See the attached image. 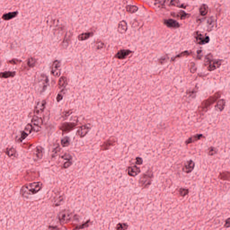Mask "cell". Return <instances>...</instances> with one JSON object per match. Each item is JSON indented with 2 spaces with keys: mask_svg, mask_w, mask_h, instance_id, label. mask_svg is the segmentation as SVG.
I'll use <instances>...</instances> for the list:
<instances>
[{
  "mask_svg": "<svg viewBox=\"0 0 230 230\" xmlns=\"http://www.w3.org/2000/svg\"><path fill=\"white\" fill-rule=\"evenodd\" d=\"M43 184L41 182H36L23 185L20 190V194L23 196H31L38 193L42 189Z\"/></svg>",
  "mask_w": 230,
  "mask_h": 230,
  "instance_id": "obj_1",
  "label": "cell"
},
{
  "mask_svg": "<svg viewBox=\"0 0 230 230\" xmlns=\"http://www.w3.org/2000/svg\"><path fill=\"white\" fill-rule=\"evenodd\" d=\"M222 92L221 91H218L203 101L198 108L197 114L201 115L204 114L214 103H215L220 98Z\"/></svg>",
  "mask_w": 230,
  "mask_h": 230,
  "instance_id": "obj_2",
  "label": "cell"
},
{
  "mask_svg": "<svg viewBox=\"0 0 230 230\" xmlns=\"http://www.w3.org/2000/svg\"><path fill=\"white\" fill-rule=\"evenodd\" d=\"M153 171L152 169H148L144 174H143L139 179V184L141 188L143 189H147L149 188L153 181Z\"/></svg>",
  "mask_w": 230,
  "mask_h": 230,
  "instance_id": "obj_3",
  "label": "cell"
},
{
  "mask_svg": "<svg viewBox=\"0 0 230 230\" xmlns=\"http://www.w3.org/2000/svg\"><path fill=\"white\" fill-rule=\"evenodd\" d=\"M210 55L211 54H209L206 57L205 61V64L208 71H214L220 67L223 61L222 60L212 59V56H210Z\"/></svg>",
  "mask_w": 230,
  "mask_h": 230,
  "instance_id": "obj_4",
  "label": "cell"
},
{
  "mask_svg": "<svg viewBox=\"0 0 230 230\" xmlns=\"http://www.w3.org/2000/svg\"><path fill=\"white\" fill-rule=\"evenodd\" d=\"M194 37L196 44L200 45L207 44L210 41V38L207 34L199 31L194 32Z\"/></svg>",
  "mask_w": 230,
  "mask_h": 230,
  "instance_id": "obj_5",
  "label": "cell"
},
{
  "mask_svg": "<svg viewBox=\"0 0 230 230\" xmlns=\"http://www.w3.org/2000/svg\"><path fill=\"white\" fill-rule=\"evenodd\" d=\"M73 217V214L69 210H63L59 214V220L62 225L67 224L71 221Z\"/></svg>",
  "mask_w": 230,
  "mask_h": 230,
  "instance_id": "obj_6",
  "label": "cell"
},
{
  "mask_svg": "<svg viewBox=\"0 0 230 230\" xmlns=\"http://www.w3.org/2000/svg\"><path fill=\"white\" fill-rule=\"evenodd\" d=\"M48 84L49 80L47 76L46 75H41L38 82V87L40 92H44L46 90Z\"/></svg>",
  "mask_w": 230,
  "mask_h": 230,
  "instance_id": "obj_7",
  "label": "cell"
},
{
  "mask_svg": "<svg viewBox=\"0 0 230 230\" xmlns=\"http://www.w3.org/2000/svg\"><path fill=\"white\" fill-rule=\"evenodd\" d=\"M117 139L114 137H111L106 140L100 146L101 151L107 150L113 147L117 143Z\"/></svg>",
  "mask_w": 230,
  "mask_h": 230,
  "instance_id": "obj_8",
  "label": "cell"
},
{
  "mask_svg": "<svg viewBox=\"0 0 230 230\" xmlns=\"http://www.w3.org/2000/svg\"><path fill=\"white\" fill-rule=\"evenodd\" d=\"M43 120L41 118L35 117L32 120L31 124L33 129V131L38 132L40 130L43 125Z\"/></svg>",
  "mask_w": 230,
  "mask_h": 230,
  "instance_id": "obj_9",
  "label": "cell"
},
{
  "mask_svg": "<svg viewBox=\"0 0 230 230\" xmlns=\"http://www.w3.org/2000/svg\"><path fill=\"white\" fill-rule=\"evenodd\" d=\"M61 72V66L60 62L59 60H55L53 62L51 67V74L55 77H59L60 76Z\"/></svg>",
  "mask_w": 230,
  "mask_h": 230,
  "instance_id": "obj_10",
  "label": "cell"
},
{
  "mask_svg": "<svg viewBox=\"0 0 230 230\" xmlns=\"http://www.w3.org/2000/svg\"><path fill=\"white\" fill-rule=\"evenodd\" d=\"M171 15L173 17L177 19L184 20L189 18L190 17L191 14L186 13L183 10H180L178 12H172L171 13Z\"/></svg>",
  "mask_w": 230,
  "mask_h": 230,
  "instance_id": "obj_11",
  "label": "cell"
},
{
  "mask_svg": "<svg viewBox=\"0 0 230 230\" xmlns=\"http://www.w3.org/2000/svg\"><path fill=\"white\" fill-rule=\"evenodd\" d=\"M195 167V162L191 160H190L184 164L182 171L186 174H190L194 170Z\"/></svg>",
  "mask_w": 230,
  "mask_h": 230,
  "instance_id": "obj_12",
  "label": "cell"
},
{
  "mask_svg": "<svg viewBox=\"0 0 230 230\" xmlns=\"http://www.w3.org/2000/svg\"><path fill=\"white\" fill-rule=\"evenodd\" d=\"M33 131L32 126L31 124H28L25 127V129L23 130L21 134L20 138L19 139V141L20 142H22L24 139L27 138L32 132Z\"/></svg>",
  "mask_w": 230,
  "mask_h": 230,
  "instance_id": "obj_13",
  "label": "cell"
},
{
  "mask_svg": "<svg viewBox=\"0 0 230 230\" xmlns=\"http://www.w3.org/2000/svg\"><path fill=\"white\" fill-rule=\"evenodd\" d=\"M133 52L129 49H121L119 50L115 56V58L119 59H124L128 57Z\"/></svg>",
  "mask_w": 230,
  "mask_h": 230,
  "instance_id": "obj_14",
  "label": "cell"
},
{
  "mask_svg": "<svg viewBox=\"0 0 230 230\" xmlns=\"http://www.w3.org/2000/svg\"><path fill=\"white\" fill-rule=\"evenodd\" d=\"M164 23L168 28H172V29H178L180 27V23L178 21L174 19H164Z\"/></svg>",
  "mask_w": 230,
  "mask_h": 230,
  "instance_id": "obj_15",
  "label": "cell"
},
{
  "mask_svg": "<svg viewBox=\"0 0 230 230\" xmlns=\"http://www.w3.org/2000/svg\"><path fill=\"white\" fill-rule=\"evenodd\" d=\"M128 24L126 20H121L118 24L117 31L119 34L126 33L128 30Z\"/></svg>",
  "mask_w": 230,
  "mask_h": 230,
  "instance_id": "obj_16",
  "label": "cell"
},
{
  "mask_svg": "<svg viewBox=\"0 0 230 230\" xmlns=\"http://www.w3.org/2000/svg\"><path fill=\"white\" fill-rule=\"evenodd\" d=\"M90 129H91V126L90 124L84 125L79 128L77 131V134L81 138H83L88 133Z\"/></svg>",
  "mask_w": 230,
  "mask_h": 230,
  "instance_id": "obj_17",
  "label": "cell"
},
{
  "mask_svg": "<svg viewBox=\"0 0 230 230\" xmlns=\"http://www.w3.org/2000/svg\"><path fill=\"white\" fill-rule=\"evenodd\" d=\"M76 127V124L74 123H63L61 127L60 130H61L63 133L66 134L71 131V130L74 129L75 127Z\"/></svg>",
  "mask_w": 230,
  "mask_h": 230,
  "instance_id": "obj_18",
  "label": "cell"
},
{
  "mask_svg": "<svg viewBox=\"0 0 230 230\" xmlns=\"http://www.w3.org/2000/svg\"><path fill=\"white\" fill-rule=\"evenodd\" d=\"M204 138L205 137L203 134H196V135H193V136L190 137L188 139H187L185 141V144L186 145H188L193 144V143H195V142H197V141H199V140H201V139H203V138Z\"/></svg>",
  "mask_w": 230,
  "mask_h": 230,
  "instance_id": "obj_19",
  "label": "cell"
},
{
  "mask_svg": "<svg viewBox=\"0 0 230 230\" xmlns=\"http://www.w3.org/2000/svg\"><path fill=\"white\" fill-rule=\"evenodd\" d=\"M140 172H141V170L140 168H138L136 165L128 167V174L130 176L134 177L138 175Z\"/></svg>",
  "mask_w": 230,
  "mask_h": 230,
  "instance_id": "obj_20",
  "label": "cell"
},
{
  "mask_svg": "<svg viewBox=\"0 0 230 230\" xmlns=\"http://www.w3.org/2000/svg\"><path fill=\"white\" fill-rule=\"evenodd\" d=\"M46 102L45 100H42L38 102L36 106L35 111L36 113L37 114H40L42 113L45 108Z\"/></svg>",
  "mask_w": 230,
  "mask_h": 230,
  "instance_id": "obj_21",
  "label": "cell"
},
{
  "mask_svg": "<svg viewBox=\"0 0 230 230\" xmlns=\"http://www.w3.org/2000/svg\"><path fill=\"white\" fill-rule=\"evenodd\" d=\"M169 5L173 7H178V8H183L186 9L187 8V5L186 4L182 3L180 2V0H171L170 1Z\"/></svg>",
  "mask_w": 230,
  "mask_h": 230,
  "instance_id": "obj_22",
  "label": "cell"
},
{
  "mask_svg": "<svg viewBox=\"0 0 230 230\" xmlns=\"http://www.w3.org/2000/svg\"><path fill=\"white\" fill-rule=\"evenodd\" d=\"M93 35H94V33L93 32H84L78 35V39L79 41H86L92 37Z\"/></svg>",
  "mask_w": 230,
  "mask_h": 230,
  "instance_id": "obj_23",
  "label": "cell"
},
{
  "mask_svg": "<svg viewBox=\"0 0 230 230\" xmlns=\"http://www.w3.org/2000/svg\"><path fill=\"white\" fill-rule=\"evenodd\" d=\"M44 154V150L41 146H38L35 150V155L37 160L42 159Z\"/></svg>",
  "mask_w": 230,
  "mask_h": 230,
  "instance_id": "obj_24",
  "label": "cell"
},
{
  "mask_svg": "<svg viewBox=\"0 0 230 230\" xmlns=\"http://www.w3.org/2000/svg\"><path fill=\"white\" fill-rule=\"evenodd\" d=\"M5 152L9 157H15L17 155L16 151L14 147H7L5 151Z\"/></svg>",
  "mask_w": 230,
  "mask_h": 230,
  "instance_id": "obj_25",
  "label": "cell"
},
{
  "mask_svg": "<svg viewBox=\"0 0 230 230\" xmlns=\"http://www.w3.org/2000/svg\"><path fill=\"white\" fill-rule=\"evenodd\" d=\"M208 12V7L207 5L203 4L200 6L199 8V12L201 15L204 16L207 15Z\"/></svg>",
  "mask_w": 230,
  "mask_h": 230,
  "instance_id": "obj_26",
  "label": "cell"
},
{
  "mask_svg": "<svg viewBox=\"0 0 230 230\" xmlns=\"http://www.w3.org/2000/svg\"><path fill=\"white\" fill-rule=\"evenodd\" d=\"M18 14V12H10V13L4 15L2 18L5 20H9L16 17Z\"/></svg>",
  "mask_w": 230,
  "mask_h": 230,
  "instance_id": "obj_27",
  "label": "cell"
},
{
  "mask_svg": "<svg viewBox=\"0 0 230 230\" xmlns=\"http://www.w3.org/2000/svg\"><path fill=\"white\" fill-rule=\"evenodd\" d=\"M230 174L229 172L223 171L220 173L218 175V178L223 181H230Z\"/></svg>",
  "mask_w": 230,
  "mask_h": 230,
  "instance_id": "obj_28",
  "label": "cell"
},
{
  "mask_svg": "<svg viewBox=\"0 0 230 230\" xmlns=\"http://www.w3.org/2000/svg\"><path fill=\"white\" fill-rule=\"evenodd\" d=\"M126 9L127 12L128 13L131 14H134L138 12V6L134 5H127L126 6Z\"/></svg>",
  "mask_w": 230,
  "mask_h": 230,
  "instance_id": "obj_29",
  "label": "cell"
},
{
  "mask_svg": "<svg viewBox=\"0 0 230 230\" xmlns=\"http://www.w3.org/2000/svg\"><path fill=\"white\" fill-rule=\"evenodd\" d=\"M225 104H226V101L225 100L222 99V100H220L216 105V109L220 112L222 111L225 107Z\"/></svg>",
  "mask_w": 230,
  "mask_h": 230,
  "instance_id": "obj_30",
  "label": "cell"
},
{
  "mask_svg": "<svg viewBox=\"0 0 230 230\" xmlns=\"http://www.w3.org/2000/svg\"><path fill=\"white\" fill-rule=\"evenodd\" d=\"M67 85V79L64 76H62L59 79L58 81V86L59 88H65Z\"/></svg>",
  "mask_w": 230,
  "mask_h": 230,
  "instance_id": "obj_31",
  "label": "cell"
},
{
  "mask_svg": "<svg viewBox=\"0 0 230 230\" xmlns=\"http://www.w3.org/2000/svg\"><path fill=\"white\" fill-rule=\"evenodd\" d=\"M63 195H59L54 198L53 201V205L55 206H58L60 205L63 201Z\"/></svg>",
  "mask_w": 230,
  "mask_h": 230,
  "instance_id": "obj_32",
  "label": "cell"
},
{
  "mask_svg": "<svg viewBox=\"0 0 230 230\" xmlns=\"http://www.w3.org/2000/svg\"><path fill=\"white\" fill-rule=\"evenodd\" d=\"M15 75V72H5L3 73H0V77L2 78H8L10 77H13Z\"/></svg>",
  "mask_w": 230,
  "mask_h": 230,
  "instance_id": "obj_33",
  "label": "cell"
},
{
  "mask_svg": "<svg viewBox=\"0 0 230 230\" xmlns=\"http://www.w3.org/2000/svg\"><path fill=\"white\" fill-rule=\"evenodd\" d=\"M178 194L181 197H184L187 196L189 193V190L185 188H180L178 190Z\"/></svg>",
  "mask_w": 230,
  "mask_h": 230,
  "instance_id": "obj_34",
  "label": "cell"
},
{
  "mask_svg": "<svg viewBox=\"0 0 230 230\" xmlns=\"http://www.w3.org/2000/svg\"><path fill=\"white\" fill-rule=\"evenodd\" d=\"M62 145L63 147H67L69 146L70 144V138L68 137H65L64 138H63L61 140Z\"/></svg>",
  "mask_w": 230,
  "mask_h": 230,
  "instance_id": "obj_35",
  "label": "cell"
},
{
  "mask_svg": "<svg viewBox=\"0 0 230 230\" xmlns=\"http://www.w3.org/2000/svg\"><path fill=\"white\" fill-rule=\"evenodd\" d=\"M217 152V149L214 147H210L208 149V154L209 156H214V155H216Z\"/></svg>",
  "mask_w": 230,
  "mask_h": 230,
  "instance_id": "obj_36",
  "label": "cell"
},
{
  "mask_svg": "<svg viewBox=\"0 0 230 230\" xmlns=\"http://www.w3.org/2000/svg\"><path fill=\"white\" fill-rule=\"evenodd\" d=\"M128 225L126 223H118L116 226V229L117 230H127L128 229Z\"/></svg>",
  "mask_w": 230,
  "mask_h": 230,
  "instance_id": "obj_37",
  "label": "cell"
},
{
  "mask_svg": "<svg viewBox=\"0 0 230 230\" xmlns=\"http://www.w3.org/2000/svg\"><path fill=\"white\" fill-rule=\"evenodd\" d=\"M36 63V60L33 58H31L28 60V66L31 68L34 67Z\"/></svg>",
  "mask_w": 230,
  "mask_h": 230,
  "instance_id": "obj_38",
  "label": "cell"
},
{
  "mask_svg": "<svg viewBox=\"0 0 230 230\" xmlns=\"http://www.w3.org/2000/svg\"><path fill=\"white\" fill-rule=\"evenodd\" d=\"M104 46V43L101 40H98L95 42V46L97 49H101Z\"/></svg>",
  "mask_w": 230,
  "mask_h": 230,
  "instance_id": "obj_39",
  "label": "cell"
},
{
  "mask_svg": "<svg viewBox=\"0 0 230 230\" xmlns=\"http://www.w3.org/2000/svg\"><path fill=\"white\" fill-rule=\"evenodd\" d=\"M64 93H65V89H64V88H63V89L62 90L60 91V92L58 94L57 96L56 100L58 102L61 101L63 100Z\"/></svg>",
  "mask_w": 230,
  "mask_h": 230,
  "instance_id": "obj_40",
  "label": "cell"
},
{
  "mask_svg": "<svg viewBox=\"0 0 230 230\" xmlns=\"http://www.w3.org/2000/svg\"><path fill=\"white\" fill-rule=\"evenodd\" d=\"M191 52H190V51H184V52H182L181 54H180L179 55H178V56H177L176 57H175L174 59H176V58H181L182 57L185 56H190V55H191Z\"/></svg>",
  "mask_w": 230,
  "mask_h": 230,
  "instance_id": "obj_41",
  "label": "cell"
},
{
  "mask_svg": "<svg viewBox=\"0 0 230 230\" xmlns=\"http://www.w3.org/2000/svg\"><path fill=\"white\" fill-rule=\"evenodd\" d=\"M168 59H169V58H168L167 56H164L163 57L160 59L159 60V63H161V64H163V63H165L167 61Z\"/></svg>",
  "mask_w": 230,
  "mask_h": 230,
  "instance_id": "obj_42",
  "label": "cell"
},
{
  "mask_svg": "<svg viewBox=\"0 0 230 230\" xmlns=\"http://www.w3.org/2000/svg\"><path fill=\"white\" fill-rule=\"evenodd\" d=\"M135 161H136L135 164H136L137 165H142V164H143V160L142 158L139 157H137L136 158Z\"/></svg>",
  "mask_w": 230,
  "mask_h": 230,
  "instance_id": "obj_43",
  "label": "cell"
},
{
  "mask_svg": "<svg viewBox=\"0 0 230 230\" xmlns=\"http://www.w3.org/2000/svg\"><path fill=\"white\" fill-rule=\"evenodd\" d=\"M72 164V160H67V161L66 162L64 163L63 164V168H68L69 167H70Z\"/></svg>",
  "mask_w": 230,
  "mask_h": 230,
  "instance_id": "obj_44",
  "label": "cell"
},
{
  "mask_svg": "<svg viewBox=\"0 0 230 230\" xmlns=\"http://www.w3.org/2000/svg\"><path fill=\"white\" fill-rule=\"evenodd\" d=\"M21 62V61L17 59H13L9 61V63L12 64H17L20 63Z\"/></svg>",
  "mask_w": 230,
  "mask_h": 230,
  "instance_id": "obj_45",
  "label": "cell"
},
{
  "mask_svg": "<svg viewBox=\"0 0 230 230\" xmlns=\"http://www.w3.org/2000/svg\"><path fill=\"white\" fill-rule=\"evenodd\" d=\"M230 218L227 219L225 221V224L224 225V227L225 228H229L230 227Z\"/></svg>",
  "mask_w": 230,
  "mask_h": 230,
  "instance_id": "obj_46",
  "label": "cell"
},
{
  "mask_svg": "<svg viewBox=\"0 0 230 230\" xmlns=\"http://www.w3.org/2000/svg\"><path fill=\"white\" fill-rule=\"evenodd\" d=\"M152 1H155L156 2V3H157V4L163 5L164 3V0H152Z\"/></svg>",
  "mask_w": 230,
  "mask_h": 230,
  "instance_id": "obj_47",
  "label": "cell"
}]
</instances>
